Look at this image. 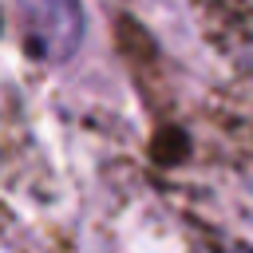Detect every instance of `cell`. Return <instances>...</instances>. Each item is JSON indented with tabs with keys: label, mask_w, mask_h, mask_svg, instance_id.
<instances>
[{
	"label": "cell",
	"mask_w": 253,
	"mask_h": 253,
	"mask_svg": "<svg viewBox=\"0 0 253 253\" xmlns=\"http://www.w3.org/2000/svg\"><path fill=\"white\" fill-rule=\"evenodd\" d=\"M16 24L24 47L43 63H67L87 32L79 0H16Z\"/></svg>",
	"instance_id": "cell-1"
},
{
	"label": "cell",
	"mask_w": 253,
	"mask_h": 253,
	"mask_svg": "<svg viewBox=\"0 0 253 253\" xmlns=\"http://www.w3.org/2000/svg\"><path fill=\"white\" fill-rule=\"evenodd\" d=\"M221 253H253V249H245V245H225Z\"/></svg>",
	"instance_id": "cell-2"
}]
</instances>
